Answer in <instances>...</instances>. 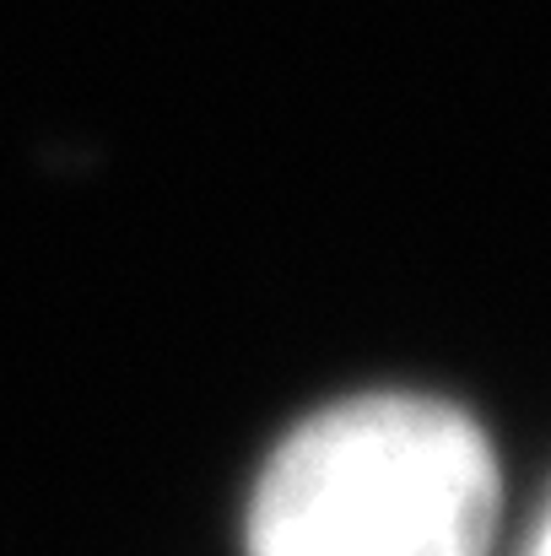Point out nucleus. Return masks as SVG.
<instances>
[{
  "instance_id": "f03ea898",
  "label": "nucleus",
  "mask_w": 551,
  "mask_h": 556,
  "mask_svg": "<svg viewBox=\"0 0 551 556\" xmlns=\"http://www.w3.org/2000/svg\"><path fill=\"white\" fill-rule=\"evenodd\" d=\"M530 556H551V519H547V530H541V541H536V552Z\"/></svg>"
},
{
  "instance_id": "f257e3e1",
  "label": "nucleus",
  "mask_w": 551,
  "mask_h": 556,
  "mask_svg": "<svg viewBox=\"0 0 551 556\" xmlns=\"http://www.w3.org/2000/svg\"><path fill=\"white\" fill-rule=\"evenodd\" d=\"M498 503V459L471 416L367 394L276 448L249 508V556H487Z\"/></svg>"
}]
</instances>
